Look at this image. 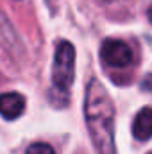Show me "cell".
I'll return each mask as SVG.
<instances>
[{
  "instance_id": "1",
  "label": "cell",
  "mask_w": 152,
  "mask_h": 154,
  "mask_svg": "<svg viewBox=\"0 0 152 154\" xmlns=\"http://www.w3.org/2000/svg\"><path fill=\"white\" fill-rule=\"evenodd\" d=\"M84 116L91 142L99 154H116L114 145V106L100 81L91 79L86 86Z\"/></svg>"
},
{
  "instance_id": "2",
  "label": "cell",
  "mask_w": 152,
  "mask_h": 154,
  "mask_svg": "<svg viewBox=\"0 0 152 154\" xmlns=\"http://www.w3.org/2000/svg\"><path fill=\"white\" fill-rule=\"evenodd\" d=\"M75 79V48L70 41H61L56 48L54 66H52V84L57 91L68 93Z\"/></svg>"
},
{
  "instance_id": "3",
  "label": "cell",
  "mask_w": 152,
  "mask_h": 154,
  "mask_svg": "<svg viewBox=\"0 0 152 154\" xmlns=\"http://www.w3.org/2000/svg\"><path fill=\"white\" fill-rule=\"evenodd\" d=\"M100 57L102 61L111 68H127L134 61V52L131 45L123 39H106L100 47Z\"/></svg>"
},
{
  "instance_id": "4",
  "label": "cell",
  "mask_w": 152,
  "mask_h": 154,
  "mask_svg": "<svg viewBox=\"0 0 152 154\" xmlns=\"http://www.w3.org/2000/svg\"><path fill=\"white\" fill-rule=\"evenodd\" d=\"M25 109V97L18 91H7L0 95V115L5 120H16Z\"/></svg>"
},
{
  "instance_id": "5",
  "label": "cell",
  "mask_w": 152,
  "mask_h": 154,
  "mask_svg": "<svg viewBox=\"0 0 152 154\" xmlns=\"http://www.w3.org/2000/svg\"><path fill=\"white\" fill-rule=\"evenodd\" d=\"M132 134L140 142H147L152 138V108L145 106L138 111L132 120Z\"/></svg>"
},
{
  "instance_id": "6",
  "label": "cell",
  "mask_w": 152,
  "mask_h": 154,
  "mask_svg": "<svg viewBox=\"0 0 152 154\" xmlns=\"http://www.w3.org/2000/svg\"><path fill=\"white\" fill-rule=\"evenodd\" d=\"M25 154H56L54 152V149H52V145H48V143H45V142H38V143H32Z\"/></svg>"
},
{
  "instance_id": "7",
  "label": "cell",
  "mask_w": 152,
  "mask_h": 154,
  "mask_svg": "<svg viewBox=\"0 0 152 154\" xmlns=\"http://www.w3.org/2000/svg\"><path fill=\"white\" fill-rule=\"evenodd\" d=\"M141 88H143L145 91H152V74L143 79V82H141Z\"/></svg>"
},
{
  "instance_id": "8",
  "label": "cell",
  "mask_w": 152,
  "mask_h": 154,
  "mask_svg": "<svg viewBox=\"0 0 152 154\" xmlns=\"http://www.w3.org/2000/svg\"><path fill=\"white\" fill-rule=\"evenodd\" d=\"M147 14H149V20H150V23H152V5L149 7V11H147Z\"/></svg>"
},
{
  "instance_id": "9",
  "label": "cell",
  "mask_w": 152,
  "mask_h": 154,
  "mask_svg": "<svg viewBox=\"0 0 152 154\" xmlns=\"http://www.w3.org/2000/svg\"><path fill=\"white\" fill-rule=\"evenodd\" d=\"M100 2H113V0H100Z\"/></svg>"
},
{
  "instance_id": "10",
  "label": "cell",
  "mask_w": 152,
  "mask_h": 154,
  "mask_svg": "<svg viewBox=\"0 0 152 154\" xmlns=\"http://www.w3.org/2000/svg\"><path fill=\"white\" fill-rule=\"evenodd\" d=\"M149 154H152V152H149Z\"/></svg>"
}]
</instances>
